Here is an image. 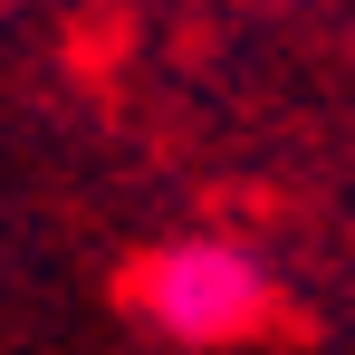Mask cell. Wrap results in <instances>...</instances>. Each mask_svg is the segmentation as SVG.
I'll return each mask as SVG.
<instances>
[{
	"mask_svg": "<svg viewBox=\"0 0 355 355\" xmlns=\"http://www.w3.org/2000/svg\"><path fill=\"white\" fill-rule=\"evenodd\" d=\"M144 317L182 346H231L269 317V269L231 240H182L144 269Z\"/></svg>",
	"mask_w": 355,
	"mask_h": 355,
	"instance_id": "cell-1",
	"label": "cell"
}]
</instances>
